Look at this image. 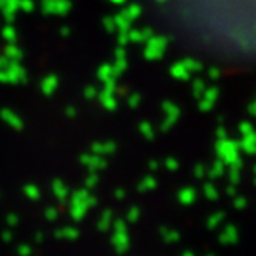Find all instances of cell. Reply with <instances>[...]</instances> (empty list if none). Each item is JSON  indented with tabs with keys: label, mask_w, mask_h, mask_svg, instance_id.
Wrapping results in <instances>:
<instances>
[{
	"label": "cell",
	"mask_w": 256,
	"mask_h": 256,
	"mask_svg": "<svg viewBox=\"0 0 256 256\" xmlns=\"http://www.w3.org/2000/svg\"><path fill=\"white\" fill-rule=\"evenodd\" d=\"M218 153L220 156H222L223 162L226 163H232V156L234 158V155H236V150H234V145L232 142H222L218 146Z\"/></svg>",
	"instance_id": "7a4b0ae2"
},
{
	"label": "cell",
	"mask_w": 256,
	"mask_h": 256,
	"mask_svg": "<svg viewBox=\"0 0 256 256\" xmlns=\"http://www.w3.org/2000/svg\"><path fill=\"white\" fill-rule=\"evenodd\" d=\"M55 86H57V78H55V76H48L47 80H44V92L45 94H52Z\"/></svg>",
	"instance_id": "277c9868"
},
{
	"label": "cell",
	"mask_w": 256,
	"mask_h": 256,
	"mask_svg": "<svg viewBox=\"0 0 256 256\" xmlns=\"http://www.w3.org/2000/svg\"><path fill=\"white\" fill-rule=\"evenodd\" d=\"M193 198H194V193L192 192V190H183L182 193H180V200L183 203H190V202H193Z\"/></svg>",
	"instance_id": "5b68a950"
},
{
	"label": "cell",
	"mask_w": 256,
	"mask_h": 256,
	"mask_svg": "<svg viewBox=\"0 0 256 256\" xmlns=\"http://www.w3.org/2000/svg\"><path fill=\"white\" fill-rule=\"evenodd\" d=\"M112 2H115V4H124L125 0H112Z\"/></svg>",
	"instance_id": "ba28073f"
},
{
	"label": "cell",
	"mask_w": 256,
	"mask_h": 256,
	"mask_svg": "<svg viewBox=\"0 0 256 256\" xmlns=\"http://www.w3.org/2000/svg\"><path fill=\"white\" fill-rule=\"evenodd\" d=\"M166 48V40L163 38H150L146 44V57L148 58H158L163 54V50Z\"/></svg>",
	"instance_id": "6da1fadb"
},
{
	"label": "cell",
	"mask_w": 256,
	"mask_h": 256,
	"mask_svg": "<svg viewBox=\"0 0 256 256\" xmlns=\"http://www.w3.org/2000/svg\"><path fill=\"white\" fill-rule=\"evenodd\" d=\"M27 193H28V196H34V198H37V196H38L37 188H35V186H28V188H27Z\"/></svg>",
	"instance_id": "52a82bcc"
},
{
	"label": "cell",
	"mask_w": 256,
	"mask_h": 256,
	"mask_svg": "<svg viewBox=\"0 0 256 256\" xmlns=\"http://www.w3.org/2000/svg\"><path fill=\"white\" fill-rule=\"evenodd\" d=\"M44 8L54 14H64L68 8V2L66 0H44Z\"/></svg>",
	"instance_id": "3957f363"
},
{
	"label": "cell",
	"mask_w": 256,
	"mask_h": 256,
	"mask_svg": "<svg viewBox=\"0 0 256 256\" xmlns=\"http://www.w3.org/2000/svg\"><path fill=\"white\" fill-rule=\"evenodd\" d=\"M54 188H55V194H57V196H58V194H60V198H65V188H64V185H62V183H55V185H54Z\"/></svg>",
	"instance_id": "8992f818"
}]
</instances>
